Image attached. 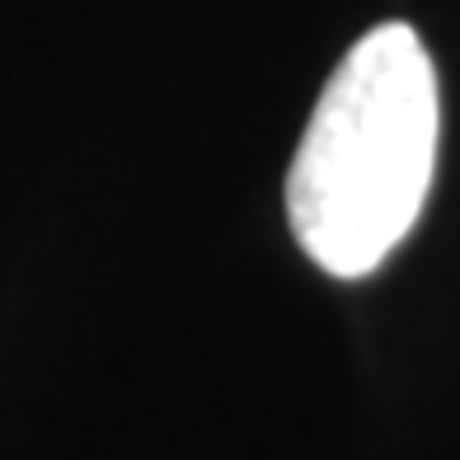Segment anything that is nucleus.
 I'll list each match as a JSON object with an SVG mask.
<instances>
[{
	"instance_id": "1",
	"label": "nucleus",
	"mask_w": 460,
	"mask_h": 460,
	"mask_svg": "<svg viewBox=\"0 0 460 460\" xmlns=\"http://www.w3.org/2000/svg\"><path fill=\"white\" fill-rule=\"evenodd\" d=\"M432 57L409 24H381L320 90L287 174V221L329 278H367L428 202L437 170Z\"/></svg>"
}]
</instances>
